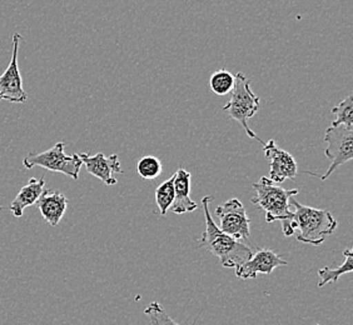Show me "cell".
I'll return each mask as SVG.
<instances>
[{
  "mask_svg": "<svg viewBox=\"0 0 353 325\" xmlns=\"http://www.w3.org/2000/svg\"><path fill=\"white\" fill-rule=\"evenodd\" d=\"M290 205H293L294 211L291 220L282 223L283 237H292L297 231L299 242L319 247L337 229V220L328 210L302 205L293 197Z\"/></svg>",
  "mask_w": 353,
  "mask_h": 325,
  "instance_id": "1",
  "label": "cell"
},
{
  "mask_svg": "<svg viewBox=\"0 0 353 325\" xmlns=\"http://www.w3.org/2000/svg\"><path fill=\"white\" fill-rule=\"evenodd\" d=\"M211 196H207L202 199L204 218H205V231L202 237L198 240V247L205 251H211L213 255L219 259V263L223 268H237L245 263L253 254L250 247H247L239 240L224 234L219 231L217 224L214 223L210 211Z\"/></svg>",
  "mask_w": 353,
  "mask_h": 325,
  "instance_id": "2",
  "label": "cell"
},
{
  "mask_svg": "<svg viewBox=\"0 0 353 325\" xmlns=\"http://www.w3.org/2000/svg\"><path fill=\"white\" fill-rule=\"evenodd\" d=\"M252 187L256 190V196L252 198L251 202L265 211L267 223H285L291 220L292 210L290 199L299 194V189H285L279 184L273 183L267 176H262L259 182L252 184Z\"/></svg>",
  "mask_w": 353,
  "mask_h": 325,
  "instance_id": "3",
  "label": "cell"
},
{
  "mask_svg": "<svg viewBox=\"0 0 353 325\" xmlns=\"http://www.w3.org/2000/svg\"><path fill=\"white\" fill-rule=\"evenodd\" d=\"M232 96L230 102L223 107L224 112H228L232 119L237 120L251 139H256L259 143L263 142L259 139L257 134L250 128L248 119L257 114L261 99L254 94L251 89V81L245 78L243 73L234 75V87L232 89Z\"/></svg>",
  "mask_w": 353,
  "mask_h": 325,
  "instance_id": "4",
  "label": "cell"
},
{
  "mask_svg": "<svg viewBox=\"0 0 353 325\" xmlns=\"http://www.w3.org/2000/svg\"><path fill=\"white\" fill-rule=\"evenodd\" d=\"M65 143H57L53 148L41 151V153H29L23 164L26 169H33L34 167H41L44 169L61 173L64 176H70L72 179L78 180L79 171L82 168L83 162L79 154H65Z\"/></svg>",
  "mask_w": 353,
  "mask_h": 325,
  "instance_id": "5",
  "label": "cell"
},
{
  "mask_svg": "<svg viewBox=\"0 0 353 325\" xmlns=\"http://www.w3.org/2000/svg\"><path fill=\"white\" fill-rule=\"evenodd\" d=\"M323 140L327 143L325 156L330 159L331 165L325 176H321V180H326L334 170L345 162L353 159V128L345 125L330 127L327 129Z\"/></svg>",
  "mask_w": 353,
  "mask_h": 325,
  "instance_id": "6",
  "label": "cell"
},
{
  "mask_svg": "<svg viewBox=\"0 0 353 325\" xmlns=\"http://www.w3.org/2000/svg\"><path fill=\"white\" fill-rule=\"evenodd\" d=\"M219 219V231L236 239L243 240L251 235V220L247 217L245 205L237 198H232L216 209Z\"/></svg>",
  "mask_w": 353,
  "mask_h": 325,
  "instance_id": "7",
  "label": "cell"
},
{
  "mask_svg": "<svg viewBox=\"0 0 353 325\" xmlns=\"http://www.w3.org/2000/svg\"><path fill=\"white\" fill-rule=\"evenodd\" d=\"M21 35L15 33L13 35V54L12 59L3 74H0V101L21 104L28 101V94L23 89L19 64H18V52L21 44Z\"/></svg>",
  "mask_w": 353,
  "mask_h": 325,
  "instance_id": "8",
  "label": "cell"
},
{
  "mask_svg": "<svg viewBox=\"0 0 353 325\" xmlns=\"http://www.w3.org/2000/svg\"><path fill=\"white\" fill-rule=\"evenodd\" d=\"M263 153L270 160V179L273 183L282 184L287 179L296 178L299 165L294 158L288 151L279 148L273 139L263 143Z\"/></svg>",
  "mask_w": 353,
  "mask_h": 325,
  "instance_id": "9",
  "label": "cell"
},
{
  "mask_svg": "<svg viewBox=\"0 0 353 325\" xmlns=\"http://www.w3.org/2000/svg\"><path fill=\"white\" fill-rule=\"evenodd\" d=\"M288 265L285 259L279 257V254L268 249H259L252 257L236 268V277L239 279H254L259 273L270 275L279 266Z\"/></svg>",
  "mask_w": 353,
  "mask_h": 325,
  "instance_id": "10",
  "label": "cell"
},
{
  "mask_svg": "<svg viewBox=\"0 0 353 325\" xmlns=\"http://www.w3.org/2000/svg\"><path fill=\"white\" fill-rule=\"evenodd\" d=\"M79 156L89 174L101 179L103 183L107 184L109 187L117 184L114 174H123V168L117 154L105 156L103 153H98L95 156L81 153Z\"/></svg>",
  "mask_w": 353,
  "mask_h": 325,
  "instance_id": "11",
  "label": "cell"
},
{
  "mask_svg": "<svg viewBox=\"0 0 353 325\" xmlns=\"http://www.w3.org/2000/svg\"><path fill=\"white\" fill-rule=\"evenodd\" d=\"M37 205L46 222L52 227H57L68 208V199L59 190L44 189Z\"/></svg>",
  "mask_w": 353,
  "mask_h": 325,
  "instance_id": "12",
  "label": "cell"
},
{
  "mask_svg": "<svg viewBox=\"0 0 353 325\" xmlns=\"http://www.w3.org/2000/svg\"><path fill=\"white\" fill-rule=\"evenodd\" d=\"M174 202L170 207V210L174 214L192 213L198 209V204L190 199V171L179 168L174 174Z\"/></svg>",
  "mask_w": 353,
  "mask_h": 325,
  "instance_id": "13",
  "label": "cell"
},
{
  "mask_svg": "<svg viewBox=\"0 0 353 325\" xmlns=\"http://www.w3.org/2000/svg\"><path fill=\"white\" fill-rule=\"evenodd\" d=\"M44 187H46L44 178H41V179L32 178L28 182L27 185H24L21 188V191L18 193V196L15 197V199L10 204V207H9V210L13 213L14 217H23L24 209L28 207H32L33 204L38 202L41 193L46 189Z\"/></svg>",
  "mask_w": 353,
  "mask_h": 325,
  "instance_id": "14",
  "label": "cell"
},
{
  "mask_svg": "<svg viewBox=\"0 0 353 325\" xmlns=\"http://www.w3.org/2000/svg\"><path fill=\"white\" fill-rule=\"evenodd\" d=\"M345 255V262L337 266V268H328L325 266L319 271V286L322 288L328 283H337L339 279L343 275V274H348L352 273L353 271V251L351 249H346L343 251Z\"/></svg>",
  "mask_w": 353,
  "mask_h": 325,
  "instance_id": "15",
  "label": "cell"
},
{
  "mask_svg": "<svg viewBox=\"0 0 353 325\" xmlns=\"http://www.w3.org/2000/svg\"><path fill=\"white\" fill-rule=\"evenodd\" d=\"M336 119L333 120L331 127L345 125L347 128H353V96L348 95L342 102L339 103L331 110Z\"/></svg>",
  "mask_w": 353,
  "mask_h": 325,
  "instance_id": "16",
  "label": "cell"
},
{
  "mask_svg": "<svg viewBox=\"0 0 353 325\" xmlns=\"http://www.w3.org/2000/svg\"><path fill=\"white\" fill-rule=\"evenodd\" d=\"M174 176L161 184L156 190V203L161 211V216H167L172 204L174 202Z\"/></svg>",
  "mask_w": 353,
  "mask_h": 325,
  "instance_id": "17",
  "label": "cell"
},
{
  "mask_svg": "<svg viewBox=\"0 0 353 325\" xmlns=\"http://www.w3.org/2000/svg\"><path fill=\"white\" fill-rule=\"evenodd\" d=\"M210 87L214 94H228L234 87V75L225 69H219L211 75Z\"/></svg>",
  "mask_w": 353,
  "mask_h": 325,
  "instance_id": "18",
  "label": "cell"
},
{
  "mask_svg": "<svg viewBox=\"0 0 353 325\" xmlns=\"http://www.w3.org/2000/svg\"><path fill=\"white\" fill-rule=\"evenodd\" d=\"M137 170L143 179L153 180L161 176V173L163 171V165L156 156H145L138 162Z\"/></svg>",
  "mask_w": 353,
  "mask_h": 325,
  "instance_id": "19",
  "label": "cell"
},
{
  "mask_svg": "<svg viewBox=\"0 0 353 325\" xmlns=\"http://www.w3.org/2000/svg\"><path fill=\"white\" fill-rule=\"evenodd\" d=\"M144 314L150 319V325H179L170 318L158 302L150 303L144 309ZM194 323L196 322H193L190 325H194Z\"/></svg>",
  "mask_w": 353,
  "mask_h": 325,
  "instance_id": "20",
  "label": "cell"
},
{
  "mask_svg": "<svg viewBox=\"0 0 353 325\" xmlns=\"http://www.w3.org/2000/svg\"><path fill=\"white\" fill-rule=\"evenodd\" d=\"M317 325H319V324H317Z\"/></svg>",
  "mask_w": 353,
  "mask_h": 325,
  "instance_id": "21",
  "label": "cell"
}]
</instances>
